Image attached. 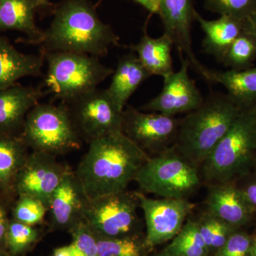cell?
<instances>
[{
	"instance_id": "6da1fadb",
	"label": "cell",
	"mask_w": 256,
	"mask_h": 256,
	"mask_svg": "<svg viewBox=\"0 0 256 256\" xmlns=\"http://www.w3.org/2000/svg\"><path fill=\"white\" fill-rule=\"evenodd\" d=\"M75 172L88 200L127 190L150 156L122 132L88 143Z\"/></svg>"
},
{
	"instance_id": "7a4b0ae2",
	"label": "cell",
	"mask_w": 256,
	"mask_h": 256,
	"mask_svg": "<svg viewBox=\"0 0 256 256\" xmlns=\"http://www.w3.org/2000/svg\"><path fill=\"white\" fill-rule=\"evenodd\" d=\"M119 36L99 18L89 0H64L38 44L42 52H66L104 57Z\"/></svg>"
},
{
	"instance_id": "3957f363",
	"label": "cell",
	"mask_w": 256,
	"mask_h": 256,
	"mask_svg": "<svg viewBox=\"0 0 256 256\" xmlns=\"http://www.w3.org/2000/svg\"><path fill=\"white\" fill-rule=\"evenodd\" d=\"M242 110L227 94H212L198 108L180 119L174 146L186 159L202 166Z\"/></svg>"
},
{
	"instance_id": "277c9868",
	"label": "cell",
	"mask_w": 256,
	"mask_h": 256,
	"mask_svg": "<svg viewBox=\"0 0 256 256\" xmlns=\"http://www.w3.org/2000/svg\"><path fill=\"white\" fill-rule=\"evenodd\" d=\"M256 158V106L242 109L235 122L202 164L206 182H235L246 176Z\"/></svg>"
},
{
	"instance_id": "5b68a950",
	"label": "cell",
	"mask_w": 256,
	"mask_h": 256,
	"mask_svg": "<svg viewBox=\"0 0 256 256\" xmlns=\"http://www.w3.org/2000/svg\"><path fill=\"white\" fill-rule=\"evenodd\" d=\"M42 53L48 65L45 87L63 102L97 88L114 72L94 56L66 52Z\"/></svg>"
},
{
	"instance_id": "8992f818",
	"label": "cell",
	"mask_w": 256,
	"mask_h": 256,
	"mask_svg": "<svg viewBox=\"0 0 256 256\" xmlns=\"http://www.w3.org/2000/svg\"><path fill=\"white\" fill-rule=\"evenodd\" d=\"M20 136L32 151L56 156L80 149L82 142L63 102L34 106L26 114Z\"/></svg>"
},
{
	"instance_id": "52a82bcc",
	"label": "cell",
	"mask_w": 256,
	"mask_h": 256,
	"mask_svg": "<svg viewBox=\"0 0 256 256\" xmlns=\"http://www.w3.org/2000/svg\"><path fill=\"white\" fill-rule=\"evenodd\" d=\"M134 182L142 191L162 198H186L201 184L198 166L174 146L150 156L138 171Z\"/></svg>"
},
{
	"instance_id": "ba28073f",
	"label": "cell",
	"mask_w": 256,
	"mask_h": 256,
	"mask_svg": "<svg viewBox=\"0 0 256 256\" xmlns=\"http://www.w3.org/2000/svg\"><path fill=\"white\" fill-rule=\"evenodd\" d=\"M139 208L136 192L126 190L88 200L82 220L96 236H141Z\"/></svg>"
},
{
	"instance_id": "9c48e42d",
	"label": "cell",
	"mask_w": 256,
	"mask_h": 256,
	"mask_svg": "<svg viewBox=\"0 0 256 256\" xmlns=\"http://www.w3.org/2000/svg\"><path fill=\"white\" fill-rule=\"evenodd\" d=\"M65 104L82 141L90 143L122 132L124 110L120 108L107 89L97 88Z\"/></svg>"
},
{
	"instance_id": "30bf717a",
	"label": "cell",
	"mask_w": 256,
	"mask_h": 256,
	"mask_svg": "<svg viewBox=\"0 0 256 256\" xmlns=\"http://www.w3.org/2000/svg\"><path fill=\"white\" fill-rule=\"evenodd\" d=\"M180 119L129 106L124 110L122 132L134 144L154 156L174 146Z\"/></svg>"
},
{
	"instance_id": "8fae6325",
	"label": "cell",
	"mask_w": 256,
	"mask_h": 256,
	"mask_svg": "<svg viewBox=\"0 0 256 256\" xmlns=\"http://www.w3.org/2000/svg\"><path fill=\"white\" fill-rule=\"evenodd\" d=\"M144 214L146 240L150 248L172 240L181 230L195 205L186 198H149L136 192Z\"/></svg>"
},
{
	"instance_id": "7c38bea8",
	"label": "cell",
	"mask_w": 256,
	"mask_h": 256,
	"mask_svg": "<svg viewBox=\"0 0 256 256\" xmlns=\"http://www.w3.org/2000/svg\"><path fill=\"white\" fill-rule=\"evenodd\" d=\"M69 170L56 156L32 151L15 180L16 198L22 195L34 197L48 208L52 194Z\"/></svg>"
},
{
	"instance_id": "4fadbf2b",
	"label": "cell",
	"mask_w": 256,
	"mask_h": 256,
	"mask_svg": "<svg viewBox=\"0 0 256 256\" xmlns=\"http://www.w3.org/2000/svg\"><path fill=\"white\" fill-rule=\"evenodd\" d=\"M190 67L188 60H181L180 70L164 78V86L159 95L139 110L175 116L188 114L198 108L204 100L196 82L188 75Z\"/></svg>"
},
{
	"instance_id": "5bb4252c",
	"label": "cell",
	"mask_w": 256,
	"mask_h": 256,
	"mask_svg": "<svg viewBox=\"0 0 256 256\" xmlns=\"http://www.w3.org/2000/svg\"><path fill=\"white\" fill-rule=\"evenodd\" d=\"M235 182L210 184L206 198L207 212L234 228L250 224L256 214Z\"/></svg>"
},
{
	"instance_id": "9a60e30c",
	"label": "cell",
	"mask_w": 256,
	"mask_h": 256,
	"mask_svg": "<svg viewBox=\"0 0 256 256\" xmlns=\"http://www.w3.org/2000/svg\"><path fill=\"white\" fill-rule=\"evenodd\" d=\"M87 201L75 172L69 170L50 198L48 212L52 228H72L84 218Z\"/></svg>"
},
{
	"instance_id": "2e32d148",
	"label": "cell",
	"mask_w": 256,
	"mask_h": 256,
	"mask_svg": "<svg viewBox=\"0 0 256 256\" xmlns=\"http://www.w3.org/2000/svg\"><path fill=\"white\" fill-rule=\"evenodd\" d=\"M38 88L16 84L0 90V136H20L26 114L40 102Z\"/></svg>"
},
{
	"instance_id": "e0dca14e",
	"label": "cell",
	"mask_w": 256,
	"mask_h": 256,
	"mask_svg": "<svg viewBox=\"0 0 256 256\" xmlns=\"http://www.w3.org/2000/svg\"><path fill=\"white\" fill-rule=\"evenodd\" d=\"M44 60L43 54L22 53L6 37L0 35V90L16 85L25 77L38 76Z\"/></svg>"
},
{
	"instance_id": "ac0fdd59",
	"label": "cell",
	"mask_w": 256,
	"mask_h": 256,
	"mask_svg": "<svg viewBox=\"0 0 256 256\" xmlns=\"http://www.w3.org/2000/svg\"><path fill=\"white\" fill-rule=\"evenodd\" d=\"M194 20L204 32L203 47L205 52L222 60L230 45L246 32L245 22L222 15L215 20H206L194 10Z\"/></svg>"
},
{
	"instance_id": "d6986e66",
	"label": "cell",
	"mask_w": 256,
	"mask_h": 256,
	"mask_svg": "<svg viewBox=\"0 0 256 256\" xmlns=\"http://www.w3.org/2000/svg\"><path fill=\"white\" fill-rule=\"evenodd\" d=\"M37 9L33 0H0V32H22L28 36V43L38 44L43 30L35 21Z\"/></svg>"
},
{
	"instance_id": "ffe728a7",
	"label": "cell",
	"mask_w": 256,
	"mask_h": 256,
	"mask_svg": "<svg viewBox=\"0 0 256 256\" xmlns=\"http://www.w3.org/2000/svg\"><path fill=\"white\" fill-rule=\"evenodd\" d=\"M150 76L136 53L132 52L120 60L107 90L120 108L124 110L131 96Z\"/></svg>"
},
{
	"instance_id": "44dd1931",
	"label": "cell",
	"mask_w": 256,
	"mask_h": 256,
	"mask_svg": "<svg viewBox=\"0 0 256 256\" xmlns=\"http://www.w3.org/2000/svg\"><path fill=\"white\" fill-rule=\"evenodd\" d=\"M28 150L20 136H0V194L12 204L15 180Z\"/></svg>"
},
{
	"instance_id": "7402d4cb",
	"label": "cell",
	"mask_w": 256,
	"mask_h": 256,
	"mask_svg": "<svg viewBox=\"0 0 256 256\" xmlns=\"http://www.w3.org/2000/svg\"><path fill=\"white\" fill-rule=\"evenodd\" d=\"M173 46V42L164 34L152 38L146 32L137 44L131 48L151 76H160L165 78L174 72L172 56Z\"/></svg>"
},
{
	"instance_id": "603a6c76",
	"label": "cell",
	"mask_w": 256,
	"mask_h": 256,
	"mask_svg": "<svg viewBox=\"0 0 256 256\" xmlns=\"http://www.w3.org/2000/svg\"><path fill=\"white\" fill-rule=\"evenodd\" d=\"M212 84H222L242 109L256 106V66L244 70H212Z\"/></svg>"
},
{
	"instance_id": "cb8c5ba5",
	"label": "cell",
	"mask_w": 256,
	"mask_h": 256,
	"mask_svg": "<svg viewBox=\"0 0 256 256\" xmlns=\"http://www.w3.org/2000/svg\"><path fill=\"white\" fill-rule=\"evenodd\" d=\"M194 10L193 0H160L159 15L164 30L172 34L190 31Z\"/></svg>"
},
{
	"instance_id": "d4e9b609",
	"label": "cell",
	"mask_w": 256,
	"mask_h": 256,
	"mask_svg": "<svg viewBox=\"0 0 256 256\" xmlns=\"http://www.w3.org/2000/svg\"><path fill=\"white\" fill-rule=\"evenodd\" d=\"M166 248L176 256H210L196 220L186 222Z\"/></svg>"
},
{
	"instance_id": "484cf974",
	"label": "cell",
	"mask_w": 256,
	"mask_h": 256,
	"mask_svg": "<svg viewBox=\"0 0 256 256\" xmlns=\"http://www.w3.org/2000/svg\"><path fill=\"white\" fill-rule=\"evenodd\" d=\"M96 238L98 256H148L152 248L146 244V236L142 238V236Z\"/></svg>"
},
{
	"instance_id": "4316f807",
	"label": "cell",
	"mask_w": 256,
	"mask_h": 256,
	"mask_svg": "<svg viewBox=\"0 0 256 256\" xmlns=\"http://www.w3.org/2000/svg\"><path fill=\"white\" fill-rule=\"evenodd\" d=\"M256 58V38L245 32L233 42L220 62L233 70L248 68Z\"/></svg>"
},
{
	"instance_id": "83f0119b",
	"label": "cell",
	"mask_w": 256,
	"mask_h": 256,
	"mask_svg": "<svg viewBox=\"0 0 256 256\" xmlns=\"http://www.w3.org/2000/svg\"><path fill=\"white\" fill-rule=\"evenodd\" d=\"M36 226L10 220L6 236V250L12 256L26 254L40 238Z\"/></svg>"
},
{
	"instance_id": "f1b7e54d",
	"label": "cell",
	"mask_w": 256,
	"mask_h": 256,
	"mask_svg": "<svg viewBox=\"0 0 256 256\" xmlns=\"http://www.w3.org/2000/svg\"><path fill=\"white\" fill-rule=\"evenodd\" d=\"M197 223L210 250V256L222 247L232 234L237 230L208 212L197 220Z\"/></svg>"
},
{
	"instance_id": "f546056e",
	"label": "cell",
	"mask_w": 256,
	"mask_h": 256,
	"mask_svg": "<svg viewBox=\"0 0 256 256\" xmlns=\"http://www.w3.org/2000/svg\"><path fill=\"white\" fill-rule=\"evenodd\" d=\"M48 208L34 197L22 195L16 196L11 208V218L20 223L36 226L43 223Z\"/></svg>"
},
{
	"instance_id": "4dcf8cb0",
	"label": "cell",
	"mask_w": 256,
	"mask_h": 256,
	"mask_svg": "<svg viewBox=\"0 0 256 256\" xmlns=\"http://www.w3.org/2000/svg\"><path fill=\"white\" fill-rule=\"evenodd\" d=\"M204 6L213 12L246 22L256 11V0H204Z\"/></svg>"
},
{
	"instance_id": "1f68e13d",
	"label": "cell",
	"mask_w": 256,
	"mask_h": 256,
	"mask_svg": "<svg viewBox=\"0 0 256 256\" xmlns=\"http://www.w3.org/2000/svg\"><path fill=\"white\" fill-rule=\"evenodd\" d=\"M68 230L72 236L70 246L76 256H97V238L84 220Z\"/></svg>"
},
{
	"instance_id": "d6a6232c",
	"label": "cell",
	"mask_w": 256,
	"mask_h": 256,
	"mask_svg": "<svg viewBox=\"0 0 256 256\" xmlns=\"http://www.w3.org/2000/svg\"><path fill=\"white\" fill-rule=\"evenodd\" d=\"M252 242V235L237 229L225 244L210 256H249Z\"/></svg>"
},
{
	"instance_id": "836d02e7",
	"label": "cell",
	"mask_w": 256,
	"mask_h": 256,
	"mask_svg": "<svg viewBox=\"0 0 256 256\" xmlns=\"http://www.w3.org/2000/svg\"><path fill=\"white\" fill-rule=\"evenodd\" d=\"M10 205L12 203L0 194V250H6V233L11 220Z\"/></svg>"
},
{
	"instance_id": "e575fe53",
	"label": "cell",
	"mask_w": 256,
	"mask_h": 256,
	"mask_svg": "<svg viewBox=\"0 0 256 256\" xmlns=\"http://www.w3.org/2000/svg\"><path fill=\"white\" fill-rule=\"evenodd\" d=\"M240 188L248 203L252 207L254 213L256 214V178Z\"/></svg>"
},
{
	"instance_id": "d590c367",
	"label": "cell",
	"mask_w": 256,
	"mask_h": 256,
	"mask_svg": "<svg viewBox=\"0 0 256 256\" xmlns=\"http://www.w3.org/2000/svg\"><path fill=\"white\" fill-rule=\"evenodd\" d=\"M133 1L146 8L152 14L159 15L160 0H133Z\"/></svg>"
},
{
	"instance_id": "8d00e7d4",
	"label": "cell",
	"mask_w": 256,
	"mask_h": 256,
	"mask_svg": "<svg viewBox=\"0 0 256 256\" xmlns=\"http://www.w3.org/2000/svg\"><path fill=\"white\" fill-rule=\"evenodd\" d=\"M246 32L252 34L256 38V11L245 22Z\"/></svg>"
},
{
	"instance_id": "74e56055",
	"label": "cell",
	"mask_w": 256,
	"mask_h": 256,
	"mask_svg": "<svg viewBox=\"0 0 256 256\" xmlns=\"http://www.w3.org/2000/svg\"><path fill=\"white\" fill-rule=\"evenodd\" d=\"M54 256H76L70 245L55 249Z\"/></svg>"
},
{
	"instance_id": "f35d334b",
	"label": "cell",
	"mask_w": 256,
	"mask_h": 256,
	"mask_svg": "<svg viewBox=\"0 0 256 256\" xmlns=\"http://www.w3.org/2000/svg\"><path fill=\"white\" fill-rule=\"evenodd\" d=\"M252 242L249 256H256V229L255 232L252 234Z\"/></svg>"
},
{
	"instance_id": "ab89813d",
	"label": "cell",
	"mask_w": 256,
	"mask_h": 256,
	"mask_svg": "<svg viewBox=\"0 0 256 256\" xmlns=\"http://www.w3.org/2000/svg\"><path fill=\"white\" fill-rule=\"evenodd\" d=\"M148 256H175L174 254H173L172 252H169L168 249L165 248L164 250H162V252H156L154 254H152V255Z\"/></svg>"
},
{
	"instance_id": "60d3db41",
	"label": "cell",
	"mask_w": 256,
	"mask_h": 256,
	"mask_svg": "<svg viewBox=\"0 0 256 256\" xmlns=\"http://www.w3.org/2000/svg\"><path fill=\"white\" fill-rule=\"evenodd\" d=\"M38 8H46L50 4V0H33Z\"/></svg>"
},
{
	"instance_id": "b9f144b4",
	"label": "cell",
	"mask_w": 256,
	"mask_h": 256,
	"mask_svg": "<svg viewBox=\"0 0 256 256\" xmlns=\"http://www.w3.org/2000/svg\"><path fill=\"white\" fill-rule=\"evenodd\" d=\"M0 256H12L9 252L4 250H0Z\"/></svg>"
},
{
	"instance_id": "7bdbcfd3",
	"label": "cell",
	"mask_w": 256,
	"mask_h": 256,
	"mask_svg": "<svg viewBox=\"0 0 256 256\" xmlns=\"http://www.w3.org/2000/svg\"><path fill=\"white\" fill-rule=\"evenodd\" d=\"M254 166V171H255L256 176V158L255 162H254V166Z\"/></svg>"
},
{
	"instance_id": "ee69618b",
	"label": "cell",
	"mask_w": 256,
	"mask_h": 256,
	"mask_svg": "<svg viewBox=\"0 0 256 256\" xmlns=\"http://www.w3.org/2000/svg\"></svg>"
}]
</instances>
